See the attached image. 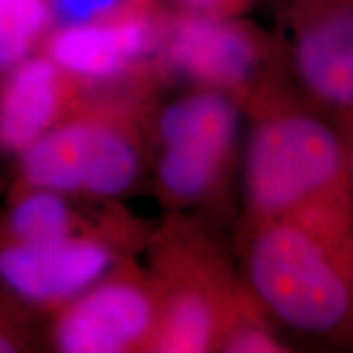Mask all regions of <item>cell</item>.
Returning a JSON list of instances; mask_svg holds the SVG:
<instances>
[{
    "label": "cell",
    "instance_id": "cell-1",
    "mask_svg": "<svg viewBox=\"0 0 353 353\" xmlns=\"http://www.w3.org/2000/svg\"><path fill=\"white\" fill-rule=\"evenodd\" d=\"M255 293L281 321L307 334H330L353 316V283L317 237L280 221L255 237L249 254Z\"/></svg>",
    "mask_w": 353,
    "mask_h": 353
},
{
    "label": "cell",
    "instance_id": "cell-2",
    "mask_svg": "<svg viewBox=\"0 0 353 353\" xmlns=\"http://www.w3.org/2000/svg\"><path fill=\"white\" fill-rule=\"evenodd\" d=\"M343 152L337 136L314 118L290 114L255 131L245 161V187L252 206L281 214L342 175Z\"/></svg>",
    "mask_w": 353,
    "mask_h": 353
},
{
    "label": "cell",
    "instance_id": "cell-3",
    "mask_svg": "<svg viewBox=\"0 0 353 353\" xmlns=\"http://www.w3.org/2000/svg\"><path fill=\"white\" fill-rule=\"evenodd\" d=\"M23 187L70 195L110 198L125 193L139 172V157L126 134L108 123H56L20 154Z\"/></svg>",
    "mask_w": 353,
    "mask_h": 353
},
{
    "label": "cell",
    "instance_id": "cell-4",
    "mask_svg": "<svg viewBox=\"0 0 353 353\" xmlns=\"http://www.w3.org/2000/svg\"><path fill=\"white\" fill-rule=\"evenodd\" d=\"M157 130L161 185L172 196L193 200L213 187L236 138L237 112L219 92H198L172 101Z\"/></svg>",
    "mask_w": 353,
    "mask_h": 353
},
{
    "label": "cell",
    "instance_id": "cell-5",
    "mask_svg": "<svg viewBox=\"0 0 353 353\" xmlns=\"http://www.w3.org/2000/svg\"><path fill=\"white\" fill-rule=\"evenodd\" d=\"M112 250L92 237L70 234L44 241L0 239V291L25 306L68 303L100 281Z\"/></svg>",
    "mask_w": 353,
    "mask_h": 353
},
{
    "label": "cell",
    "instance_id": "cell-6",
    "mask_svg": "<svg viewBox=\"0 0 353 353\" xmlns=\"http://www.w3.org/2000/svg\"><path fill=\"white\" fill-rule=\"evenodd\" d=\"M154 307L132 281H97L68 301L52 327V345L64 353H121L151 332Z\"/></svg>",
    "mask_w": 353,
    "mask_h": 353
},
{
    "label": "cell",
    "instance_id": "cell-7",
    "mask_svg": "<svg viewBox=\"0 0 353 353\" xmlns=\"http://www.w3.org/2000/svg\"><path fill=\"white\" fill-rule=\"evenodd\" d=\"M61 70L50 57H26L0 87V149L20 154L57 123L63 108Z\"/></svg>",
    "mask_w": 353,
    "mask_h": 353
},
{
    "label": "cell",
    "instance_id": "cell-8",
    "mask_svg": "<svg viewBox=\"0 0 353 353\" xmlns=\"http://www.w3.org/2000/svg\"><path fill=\"white\" fill-rule=\"evenodd\" d=\"M151 32L144 21H90L65 25L51 38L48 57L63 74L108 81L148 51Z\"/></svg>",
    "mask_w": 353,
    "mask_h": 353
},
{
    "label": "cell",
    "instance_id": "cell-9",
    "mask_svg": "<svg viewBox=\"0 0 353 353\" xmlns=\"http://www.w3.org/2000/svg\"><path fill=\"white\" fill-rule=\"evenodd\" d=\"M167 51L176 69L218 87L245 82L255 65L254 46L244 33L224 21L203 17L176 23Z\"/></svg>",
    "mask_w": 353,
    "mask_h": 353
},
{
    "label": "cell",
    "instance_id": "cell-10",
    "mask_svg": "<svg viewBox=\"0 0 353 353\" xmlns=\"http://www.w3.org/2000/svg\"><path fill=\"white\" fill-rule=\"evenodd\" d=\"M296 64L319 99L353 107V2L330 8L307 25L296 44Z\"/></svg>",
    "mask_w": 353,
    "mask_h": 353
},
{
    "label": "cell",
    "instance_id": "cell-11",
    "mask_svg": "<svg viewBox=\"0 0 353 353\" xmlns=\"http://www.w3.org/2000/svg\"><path fill=\"white\" fill-rule=\"evenodd\" d=\"M74 214L65 195L51 190L23 187L6 218L3 236L19 241H44L70 236Z\"/></svg>",
    "mask_w": 353,
    "mask_h": 353
},
{
    "label": "cell",
    "instance_id": "cell-12",
    "mask_svg": "<svg viewBox=\"0 0 353 353\" xmlns=\"http://www.w3.org/2000/svg\"><path fill=\"white\" fill-rule=\"evenodd\" d=\"M214 316L200 294L183 293L165 309L157 327L154 347L164 353H200L210 347Z\"/></svg>",
    "mask_w": 353,
    "mask_h": 353
},
{
    "label": "cell",
    "instance_id": "cell-13",
    "mask_svg": "<svg viewBox=\"0 0 353 353\" xmlns=\"http://www.w3.org/2000/svg\"><path fill=\"white\" fill-rule=\"evenodd\" d=\"M50 13L46 0H0V74L30 56Z\"/></svg>",
    "mask_w": 353,
    "mask_h": 353
},
{
    "label": "cell",
    "instance_id": "cell-14",
    "mask_svg": "<svg viewBox=\"0 0 353 353\" xmlns=\"http://www.w3.org/2000/svg\"><path fill=\"white\" fill-rule=\"evenodd\" d=\"M120 0H52V10L65 25L99 21L118 7Z\"/></svg>",
    "mask_w": 353,
    "mask_h": 353
},
{
    "label": "cell",
    "instance_id": "cell-15",
    "mask_svg": "<svg viewBox=\"0 0 353 353\" xmlns=\"http://www.w3.org/2000/svg\"><path fill=\"white\" fill-rule=\"evenodd\" d=\"M226 350L236 353H270L278 350V343L262 329L244 327L231 335L226 343Z\"/></svg>",
    "mask_w": 353,
    "mask_h": 353
},
{
    "label": "cell",
    "instance_id": "cell-16",
    "mask_svg": "<svg viewBox=\"0 0 353 353\" xmlns=\"http://www.w3.org/2000/svg\"><path fill=\"white\" fill-rule=\"evenodd\" d=\"M8 298L0 291V353L20 352L23 348L25 339L20 332L19 324L13 321V311L7 306Z\"/></svg>",
    "mask_w": 353,
    "mask_h": 353
},
{
    "label": "cell",
    "instance_id": "cell-17",
    "mask_svg": "<svg viewBox=\"0 0 353 353\" xmlns=\"http://www.w3.org/2000/svg\"><path fill=\"white\" fill-rule=\"evenodd\" d=\"M183 2L192 3V6H198V7H210V6H214V3H218L219 0H183Z\"/></svg>",
    "mask_w": 353,
    "mask_h": 353
},
{
    "label": "cell",
    "instance_id": "cell-18",
    "mask_svg": "<svg viewBox=\"0 0 353 353\" xmlns=\"http://www.w3.org/2000/svg\"><path fill=\"white\" fill-rule=\"evenodd\" d=\"M352 170H353V154H352Z\"/></svg>",
    "mask_w": 353,
    "mask_h": 353
}]
</instances>
